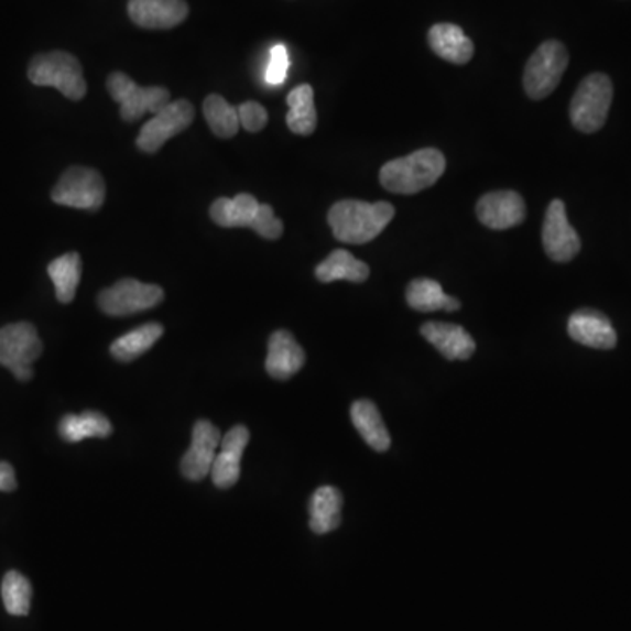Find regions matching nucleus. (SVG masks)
Wrapping results in <instances>:
<instances>
[{
    "mask_svg": "<svg viewBox=\"0 0 631 631\" xmlns=\"http://www.w3.org/2000/svg\"><path fill=\"white\" fill-rule=\"evenodd\" d=\"M164 290L156 284L141 283V281L127 280L118 281L111 289L100 292L99 305L104 313L109 316H132L142 311L155 307L164 301Z\"/></svg>",
    "mask_w": 631,
    "mask_h": 631,
    "instance_id": "nucleus-10",
    "label": "nucleus"
},
{
    "mask_svg": "<svg viewBox=\"0 0 631 631\" xmlns=\"http://www.w3.org/2000/svg\"><path fill=\"white\" fill-rule=\"evenodd\" d=\"M428 44L435 55L452 64L464 65L472 61L474 44L460 26L437 23L428 32Z\"/></svg>",
    "mask_w": 631,
    "mask_h": 631,
    "instance_id": "nucleus-20",
    "label": "nucleus"
},
{
    "mask_svg": "<svg viewBox=\"0 0 631 631\" xmlns=\"http://www.w3.org/2000/svg\"><path fill=\"white\" fill-rule=\"evenodd\" d=\"M52 200L73 209L99 210L106 200V183L95 168L74 165L52 189Z\"/></svg>",
    "mask_w": 631,
    "mask_h": 631,
    "instance_id": "nucleus-9",
    "label": "nucleus"
},
{
    "mask_svg": "<svg viewBox=\"0 0 631 631\" xmlns=\"http://www.w3.org/2000/svg\"><path fill=\"white\" fill-rule=\"evenodd\" d=\"M58 434L65 443H81L85 438H106L112 434L111 421L104 414L86 411L62 417Z\"/></svg>",
    "mask_w": 631,
    "mask_h": 631,
    "instance_id": "nucleus-25",
    "label": "nucleus"
},
{
    "mask_svg": "<svg viewBox=\"0 0 631 631\" xmlns=\"http://www.w3.org/2000/svg\"><path fill=\"white\" fill-rule=\"evenodd\" d=\"M542 244L547 257L556 263H567L579 254L580 239L576 230L568 224L567 209L559 198L547 207L544 228H542Z\"/></svg>",
    "mask_w": 631,
    "mask_h": 631,
    "instance_id": "nucleus-12",
    "label": "nucleus"
},
{
    "mask_svg": "<svg viewBox=\"0 0 631 631\" xmlns=\"http://www.w3.org/2000/svg\"><path fill=\"white\" fill-rule=\"evenodd\" d=\"M477 218L491 230H507L523 224L526 204L523 197L511 189H500L482 195L476 207Z\"/></svg>",
    "mask_w": 631,
    "mask_h": 631,
    "instance_id": "nucleus-15",
    "label": "nucleus"
},
{
    "mask_svg": "<svg viewBox=\"0 0 631 631\" xmlns=\"http://www.w3.org/2000/svg\"><path fill=\"white\" fill-rule=\"evenodd\" d=\"M129 17L142 29L167 31L185 22L188 4L185 0H129Z\"/></svg>",
    "mask_w": 631,
    "mask_h": 631,
    "instance_id": "nucleus-16",
    "label": "nucleus"
},
{
    "mask_svg": "<svg viewBox=\"0 0 631 631\" xmlns=\"http://www.w3.org/2000/svg\"><path fill=\"white\" fill-rule=\"evenodd\" d=\"M162 336H164V327L160 323H146L115 340L109 351L121 363H130L142 357L148 349L153 348Z\"/></svg>",
    "mask_w": 631,
    "mask_h": 631,
    "instance_id": "nucleus-26",
    "label": "nucleus"
},
{
    "mask_svg": "<svg viewBox=\"0 0 631 631\" xmlns=\"http://www.w3.org/2000/svg\"><path fill=\"white\" fill-rule=\"evenodd\" d=\"M43 355V342L32 323L20 322L0 328V366L13 372L20 382L34 376V363Z\"/></svg>",
    "mask_w": 631,
    "mask_h": 631,
    "instance_id": "nucleus-6",
    "label": "nucleus"
},
{
    "mask_svg": "<svg viewBox=\"0 0 631 631\" xmlns=\"http://www.w3.org/2000/svg\"><path fill=\"white\" fill-rule=\"evenodd\" d=\"M395 218L390 203L369 204L363 200H340L328 210V225L337 241L367 244Z\"/></svg>",
    "mask_w": 631,
    "mask_h": 631,
    "instance_id": "nucleus-1",
    "label": "nucleus"
},
{
    "mask_svg": "<svg viewBox=\"0 0 631 631\" xmlns=\"http://www.w3.org/2000/svg\"><path fill=\"white\" fill-rule=\"evenodd\" d=\"M309 526L314 533L325 535L339 529L342 520V494L334 486H322L314 491L309 503Z\"/></svg>",
    "mask_w": 631,
    "mask_h": 631,
    "instance_id": "nucleus-21",
    "label": "nucleus"
},
{
    "mask_svg": "<svg viewBox=\"0 0 631 631\" xmlns=\"http://www.w3.org/2000/svg\"><path fill=\"white\" fill-rule=\"evenodd\" d=\"M405 301L411 309L420 311V313H435V311L455 313L461 307L458 298L446 295L437 281L426 280V278L411 281L405 292Z\"/></svg>",
    "mask_w": 631,
    "mask_h": 631,
    "instance_id": "nucleus-23",
    "label": "nucleus"
},
{
    "mask_svg": "<svg viewBox=\"0 0 631 631\" xmlns=\"http://www.w3.org/2000/svg\"><path fill=\"white\" fill-rule=\"evenodd\" d=\"M421 336L447 360H468L476 352V342L470 334L455 323H426L421 327Z\"/></svg>",
    "mask_w": 631,
    "mask_h": 631,
    "instance_id": "nucleus-19",
    "label": "nucleus"
},
{
    "mask_svg": "<svg viewBox=\"0 0 631 631\" xmlns=\"http://www.w3.org/2000/svg\"><path fill=\"white\" fill-rule=\"evenodd\" d=\"M567 65V47L554 40L542 43L524 67V91L530 99L542 100L550 97L562 81Z\"/></svg>",
    "mask_w": 631,
    "mask_h": 631,
    "instance_id": "nucleus-7",
    "label": "nucleus"
},
{
    "mask_svg": "<svg viewBox=\"0 0 631 631\" xmlns=\"http://www.w3.org/2000/svg\"><path fill=\"white\" fill-rule=\"evenodd\" d=\"M290 111L286 126L296 135H311L318 126V112L314 106V91L309 85L296 86L289 95Z\"/></svg>",
    "mask_w": 631,
    "mask_h": 631,
    "instance_id": "nucleus-28",
    "label": "nucleus"
},
{
    "mask_svg": "<svg viewBox=\"0 0 631 631\" xmlns=\"http://www.w3.org/2000/svg\"><path fill=\"white\" fill-rule=\"evenodd\" d=\"M305 352L301 344L289 330H278L269 339V355H266V374L278 381L293 378L304 367Z\"/></svg>",
    "mask_w": 631,
    "mask_h": 631,
    "instance_id": "nucleus-18",
    "label": "nucleus"
},
{
    "mask_svg": "<svg viewBox=\"0 0 631 631\" xmlns=\"http://www.w3.org/2000/svg\"><path fill=\"white\" fill-rule=\"evenodd\" d=\"M568 336L572 340L592 349H612L618 344L612 323L606 314L595 309H580L568 319Z\"/></svg>",
    "mask_w": 631,
    "mask_h": 631,
    "instance_id": "nucleus-17",
    "label": "nucleus"
},
{
    "mask_svg": "<svg viewBox=\"0 0 631 631\" xmlns=\"http://www.w3.org/2000/svg\"><path fill=\"white\" fill-rule=\"evenodd\" d=\"M2 601L11 616H26L31 612L32 586L20 572L11 570L2 579Z\"/></svg>",
    "mask_w": 631,
    "mask_h": 631,
    "instance_id": "nucleus-30",
    "label": "nucleus"
},
{
    "mask_svg": "<svg viewBox=\"0 0 631 631\" xmlns=\"http://www.w3.org/2000/svg\"><path fill=\"white\" fill-rule=\"evenodd\" d=\"M446 171V159L435 148H423L411 155L382 165L379 181L391 194L414 195L434 186Z\"/></svg>",
    "mask_w": 631,
    "mask_h": 631,
    "instance_id": "nucleus-2",
    "label": "nucleus"
},
{
    "mask_svg": "<svg viewBox=\"0 0 631 631\" xmlns=\"http://www.w3.org/2000/svg\"><path fill=\"white\" fill-rule=\"evenodd\" d=\"M29 79L35 86H53L70 100L86 95L83 67L76 56L65 52L41 53L29 65Z\"/></svg>",
    "mask_w": 631,
    "mask_h": 631,
    "instance_id": "nucleus-4",
    "label": "nucleus"
},
{
    "mask_svg": "<svg viewBox=\"0 0 631 631\" xmlns=\"http://www.w3.org/2000/svg\"><path fill=\"white\" fill-rule=\"evenodd\" d=\"M108 91L120 104L121 120H141L146 112L156 115L171 104V94L162 86L142 88L126 73H112L108 78Z\"/></svg>",
    "mask_w": 631,
    "mask_h": 631,
    "instance_id": "nucleus-8",
    "label": "nucleus"
},
{
    "mask_svg": "<svg viewBox=\"0 0 631 631\" xmlns=\"http://www.w3.org/2000/svg\"><path fill=\"white\" fill-rule=\"evenodd\" d=\"M209 215L218 227L251 228L269 241L280 239L284 232L283 221L275 218L274 209L269 204L258 203L250 194L218 198L210 206Z\"/></svg>",
    "mask_w": 631,
    "mask_h": 631,
    "instance_id": "nucleus-3",
    "label": "nucleus"
},
{
    "mask_svg": "<svg viewBox=\"0 0 631 631\" xmlns=\"http://www.w3.org/2000/svg\"><path fill=\"white\" fill-rule=\"evenodd\" d=\"M614 86L606 74H589L580 81L579 88L572 97V126L585 133L598 132L606 126L612 104Z\"/></svg>",
    "mask_w": 631,
    "mask_h": 631,
    "instance_id": "nucleus-5",
    "label": "nucleus"
},
{
    "mask_svg": "<svg viewBox=\"0 0 631 631\" xmlns=\"http://www.w3.org/2000/svg\"><path fill=\"white\" fill-rule=\"evenodd\" d=\"M81 257L78 253H65L47 265V274L55 286L56 298L62 304H70L81 281Z\"/></svg>",
    "mask_w": 631,
    "mask_h": 631,
    "instance_id": "nucleus-27",
    "label": "nucleus"
},
{
    "mask_svg": "<svg viewBox=\"0 0 631 631\" xmlns=\"http://www.w3.org/2000/svg\"><path fill=\"white\" fill-rule=\"evenodd\" d=\"M17 474H14V468L8 464V461H0V491L4 493H11V491L17 490Z\"/></svg>",
    "mask_w": 631,
    "mask_h": 631,
    "instance_id": "nucleus-33",
    "label": "nucleus"
},
{
    "mask_svg": "<svg viewBox=\"0 0 631 631\" xmlns=\"http://www.w3.org/2000/svg\"><path fill=\"white\" fill-rule=\"evenodd\" d=\"M250 443V429L237 425L221 437L219 452L210 468V479L219 490L232 488L241 477V460L246 446Z\"/></svg>",
    "mask_w": 631,
    "mask_h": 631,
    "instance_id": "nucleus-14",
    "label": "nucleus"
},
{
    "mask_svg": "<svg viewBox=\"0 0 631 631\" xmlns=\"http://www.w3.org/2000/svg\"><path fill=\"white\" fill-rule=\"evenodd\" d=\"M237 112H239L241 127H244L248 132H260L266 126V121H269L265 108H263L262 104L254 102V100L241 104L237 108Z\"/></svg>",
    "mask_w": 631,
    "mask_h": 631,
    "instance_id": "nucleus-32",
    "label": "nucleus"
},
{
    "mask_svg": "<svg viewBox=\"0 0 631 631\" xmlns=\"http://www.w3.org/2000/svg\"><path fill=\"white\" fill-rule=\"evenodd\" d=\"M221 444V432L210 421L200 420L194 425L192 444L181 460V472L188 481H203L210 476Z\"/></svg>",
    "mask_w": 631,
    "mask_h": 631,
    "instance_id": "nucleus-13",
    "label": "nucleus"
},
{
    "mask_svg": "<svg viewBox=\"0 0 631 631\" xmlns=\"http://www.w3.org/2000/svg\"><path fill=\"white\" fill-rule=\"evenodd\" d=\"M316 280L322 283H334V281H349V283H363L369 280L370 269L366 262L352 257L349 251H331L327 260H323L316 266Z\"/></svg>",
    "mask_w": 631,
    "mask_h": 631,
    "instance_id": "nucleus-24",
    "label": "nucleus"
},
{
    "mask_svg": "<svg viewBox=\"0 0 631 631\" xmlns=\"http://www.w3.org/2000/svg\"><path fill=\"white\" fill-rule=\"evenodd\" d=\"M195 118V109L189 100L181 99L167 104L162 111L148 121L139 132L138 148L144 153H156L168 139L188 129Z\"/></svg>",
    "mask_w": 631,
    "mask_h": 631,
    "instance_id": "nucleus-11",
    "label": "nucleus"
},
{
    "mask_svg": "<svg viewBox=\"0 0 631 631\" xmlns=\"http://www.w3.org/2000/svg\"><path fill=\"white\" fill-rule=\"evenodd\" d=\"M290 56L289 50L284 44H275L271 50V58L265 70V81L269 85H283L284 79L289 76Z\"/></svg>",
    "mask_w": 631,
    "mask_h": 631,
    "instance_id": "nucleus-31",
    "label": "nucleus"
},
{
    "mask_svg": "<svg viewBox=\"0 0 631 631\" xmlns=\"http://www.w3.org/2000/svg\"><path fill=\"white\" fill-rule=\"evenodd\" d=\"M351 421L361 438L374 452L384 453L390 449L391 438L381 413L370 400H358L351 407Z\"/></svg>",
    "mask_w": 631,
    "mask_h": 631,
    "instance_id": "nucleus-22",
    "label": "nucleus"
},
{
    "mask_svg": "<svg viewBox=\"0 0 631 631\" xmlns=\"http://www.w3.org/2000/svg\"><path fill=\"white\" fill-rule=\"evenodd\" d=\"M204 118L215 135L221 139H232L241 129L237 108L230 106L221 95L213 94L204 100Z\"/></svg>",
    "mask_w": 631,
    "mask_h": 631,
    "instance_id": "nucleus-29",
    "label": "nucleus"
}]
</instances>
